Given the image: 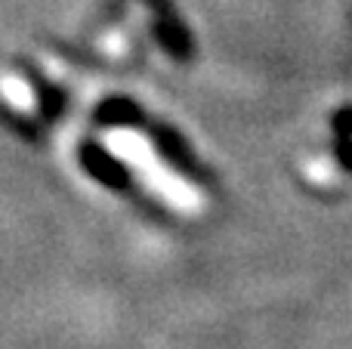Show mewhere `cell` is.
I'll return each mask as SVG.
<instances>
[{
	"instance_id": "6da1fadb",
	"label": "cell",
	"mask_w": 352,
	"mask_h": 349,
	"mask_svg": "<svg viewBox=\"0 0 352 349\" xmlns=\"http://www.w3.org/2000/svg\"><path fill=\"white\" fill-rule=\"evenodd\" d=\"M102 148L115 155L121 164H127L146 183V189L158 195L161 201H167L170 207L182 210V214H198L204 207V198L198 195V189L161 161V155L155 152L146 133L130 127H111L102 133Z\"/></svg>"
},
{
	"instance_id": "7a4b0ae2",
	"label": "cell",
	"mask_w": 352,
	"mask_h": 349,
	"mask_svg": "<svg viewBox=\"0 0 352 349\" xmlns=\"http://www.w3.org/2000/svg\"><path fill=\"white\" fill-rule=\"evenodd\" d=\"M0 99H3L10 109L22 111V115H34L37 111V93L19 74H0Z\"/></svg>"
}]
</instances>
